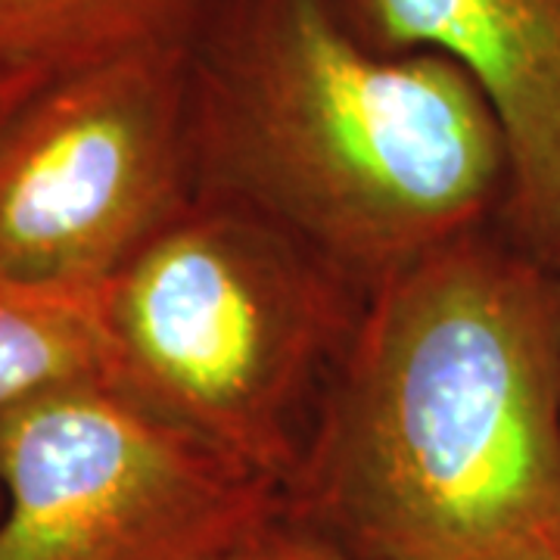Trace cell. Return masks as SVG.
Listing matches in <instances>:
<instances>
[{
	"label": "cell",
	"mask_w": 560,
	"mask_h": 560,
	"mask_svg": "<svg viewBox=\"0 0 560 560\" xmlns=\"http://www.w3.org/2000/svg\"><path fill=\"white\" fill-rule=\"evenodd\" d=\"M197 190L256 212L361 296L501 219L511 153L477 81L386 54L334 0H212L184 44Z\"/></svg>",
	"instance_id": "2"
},
{
	"label": "cell",
	"mask_w": 560,
	"mask_h": 560,
	"mask_svg": "<svg viewBox=\"0 0 560 560\" xmlns=\"http://www.w3.org/2000/svg\"><path fill=\"white\" fill-rule=\"evenodd\" d=\"M91 381L113 383L106 287H57L0 271V420Z\"/></svg>",
	"instance_id": "7"
},
{
	"label": "cell",
	"mask_w": 560,
	"mask_h": 560,
	"mask_svg": "<svg viewBox=\"0 0 560 560\" xmlns=\"http://www.w3.org/2000/svg\"><path fill=\"white\" fill-rule=\"evenodd\" d=\"M371 47L436 54L477 81L508 138L501 224L560 265V0H334Z\"/></svg>",
	"instance_id": "6"
},
{
	"label": "cell",
	"mask_w": 560,
	"mask_h": 560,
	"mask_svg": "<svg viewBox=\"0 0 560 560\" xmlns=\"http://www.w3.org/2000/svg\"><path fill=\"white\" fill-rule=\"evenodd\" d=\"M47 79L50 75H44V72H10V69H0V128Z\"/></svg>",
	"instance_id": "10"
},
{
	"label": "cell",
	"mask_w": 560,
	"mask_h": 560,
	"mask_svg": "<svg viewBox=\"0 0 560 560\" xmlns=\"http://www.w3.org/2000/svg\"><path fill=\"white\" fill-rule=\"evenodd\" d=\"M280 489L91 381L0 420V560H231Z\"/></svg>",
	"instance_id": "4"
},
{
	"label": "cell",
	"mask_w": 560,
	"mask_h": 560,
	"mask_svg": "<svg viewBox=\"0 0 560 560\" xmlns=\"http://www.w3.org/2000/svg\"><path fill=\"white\" fill-rule=\"evenodd\" d=\"M280 521L355 560H560V265L495 219L371 290Z\"/></svg>",
	"instance_id": "1"
},
{
	"label": "cell",
	"mask_w": 560,
	"mask_h": 560,
	"mask_svg": "<svg viewBox=\"0 0 560 560\" xmlns=\"http://www.w3.org/2000/svg\"><path fill=\"white\" fill-rule=\"evenodd\" d=\"M231 560H355L342 555L340 548L327 545V541L315 539L308 533H302L290 523L278 521L271 523L261 536L249 541L241 555Z\"/></svg>",
	"instance_id": "9"
},
{
	"label": "cell",
	"mask_w": 560,
	"mask_h": 560,
	"mask_svg": "<svg viewBox=\"0 0 560 560\" xmlns=\"http://www.w3.org/2000/svg\"><path fill=\"white\" fill-rule=\"evenodd\" d=\"M361 305L312 249L197 190L106 283L113 383L280 489Z\"/></svg>",
	"instance_id": "3"
},
{
	"label": "cell",
	"mask_w": 560,
	"mask_h": 560,
	"mask_svg": "<svg viewBox=\"0 0 560 560\" xmlns=\"http://www.w3.org/2000/svg\"><path fill=\"white\" fill-rule=\"evenodd\" d=\"M212 0H0V69L60 75L190 35Z\"/></svg>",
	"instance_id": "8"
},
{
	"label": "cell",
	"mask_w": 560,
	"mask_h": 560,
	"mask_svg": "<svg viewBox=\"0 0 560 560\" xmlns=\"http://www.w3.org/2000/svg\"><path fill=\"white\" fill-rule=\"evenodd\" d=\"M184 44L40 84L0 128V271L106 287L197 194Z\"/></svg>",
	"instance_id": "5"
}]
</instances>
